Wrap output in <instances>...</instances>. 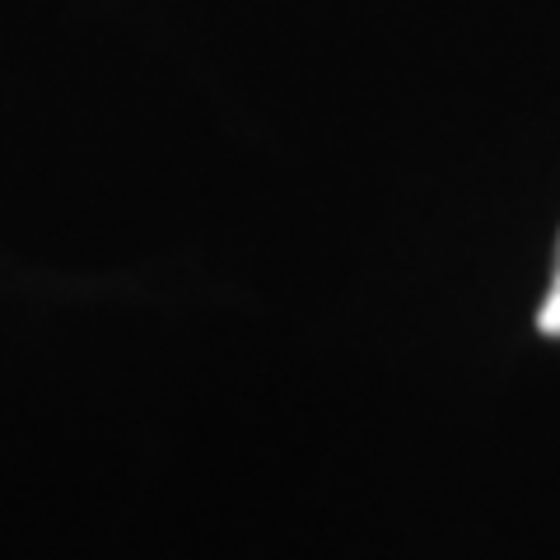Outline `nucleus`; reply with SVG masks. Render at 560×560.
<instances>
[{"instance_id": "nucleus-1", "label": "nucleus", "mask_w": 560, "mask_h": 560, "mask_svg": "<svg viewBox=\"0 0 560 560\" xmlns=\"http://www.w3.org/2000/svg\"><path fill=\"white\" fill-rule=\"evenodd\" d=\"M537 331H541V337H560V253H556L551 290H547V300H541V313H537Z\"/></svg>"}]
</instances>
